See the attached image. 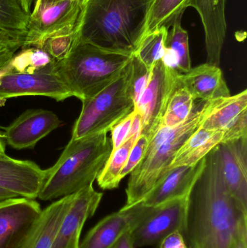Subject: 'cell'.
<instances>
[{
	"mask_svg": "<svg viewBox=\"0 0 247 248\" xmlns=\"http://www.w3.org/2000/svg\"><path fill=\"white\" fill-rule=\"evenodd\" d=\"M26 96L50 97L58 102L73 97L57 71L56 61L32 71H9L0 77V107L9 99Z\"/></svg>",
	"mask_w": 247,
	"mask_h": 248,
	"instance_id": "cell-7",
	"label": "cell"
},
{
	"mask_svg": "<svg viewBox=\"0 0 247 248\" xmlns=\"http://www.w3.org/2000/svg\"><path fill=\"white\" fill-rule=\"evenodd\" d=\"M134 117V110L115 124L111 128V141L113 150L120 147L129 137Z\"/></svg>",
	"mask_w": 247,
	"mask_h": 248,
	"instance_id": "cell-32",
	"label": "cell"
},
{
	"mask_svg": "<svg viewBox=\"0 0 247 248\" xmlns=\"http://www.w3.org/2000/svg\"><path fill=\"white\" fill-rule=\"evenodd\" d=\"M25 36L26 33L0 31V77L7 72L15 55L24 46Z\"/></svg>",
	"mask_w": 247,
	"mask_h": 248,
	"instance_id": "cell-29",
	"label": "cell"
},
{
	"mask_svg": "<svg viewBox=\"0 0 247 248\" xmlns=\"http://www.w3.org/2000/svg\"><path fill=\"white\" fill-rule=\"evenodd\" d=\"M62 124L58 116L44 109H29L4 128L3 140L15 150L32 149Z\"/></svg>",
	"mask_w": 247,
	"mask_h": 248,
	"instance_id": "cell-13",
	"label": "cell"
},
{
	"mask_svg": "<svg viewBox=\"0 0 247 248\" xmlns=\"http://www.w3.org/2000/svg\"><path fill=\"white\" fill-rule=\"evenodd\" d=\"M30 15L24 0H0V31L26 33Z\"/></svg>",
	"mask_w": 247,
	"mask_h": 248,
	"instance_id": "cell-26",
	"label": "cell"
},
{
	"mask_svg": "<svg viewBox=\"0 0 247 248\" xmlns=\"http://www.w3.org/2000/svg\"><path fill=\"white\" fill-rule=\"evenodd\" d=\"M73 199V194L57 200L42 210L22 248H52Z\"/></svg>",
	"mask_w": 247,
	"mask_h": 248,
	"instance_id": "cell-20",
	"label": "cell"
},
{
	"mask_svg": "<svg viewBox=\"0 0 247 248\" xmlns=\"http://www.w3.org/2000/svg\"><path fill=\"white\" fill-rule=\"evenodd\" d=\"M201 127L223 131L225 141L247 136V90L223 99L206 118Z\"/></svg>",
	"mask_w": 247,
	"mask_h": 248,
	"instance_id": "cell-18",
	"label": "cell"
},
{
	"mask_svg": "<svg viewBox=\"0 0 247 248\" xmlns=\"http://www.w3.org/2000/svg\"><path fill=\"white\" fill-rule=\"evenodd\" d=\"M5 147H4V140L1 137V133H0V157L1 156L6 155Z\"/></svg>",
	"mask_w": 247,
	"mask_h": 248,
	"instance_id": "cell-38",
	"label": "cell"
},
{
	"mask_svg": "<svg viewBox=\"0 0 247 248\" xmlns=\"http://www.w3.org/2000/svg\"><path fill=\"white\" fill-rule=\"evenodd\" d=\"M231 248H247V216L239 220Z\"/></svg>",
	"mask_w": 247,
	"mask_h": 248,
	"instance_id": "cell-33",
	"label": "cell"
},
{
	"mask_svg": "<svg viewBox=\"0 0 247 248\" xmlns=\"http://www.w3.org/2000/svg\"><path fill=\"white\" fill-rule=\"evenodd\" d=\"M142 202L107 216L86 235L80 248H112L128 232H132L152 211Z\"/></svg>",
	"mask_w": 247,
	"mask_h": 248,
	"instance_id": "cell-12",
	"label": "cell"
},
{
	"mask_svg": "<svg viewBox=\"0 0 247 248\" xmlns=\"http://www.w3.org/2000/svg\"><path fill=\"white\" fill-rule=\"evenodd\" d=\"M225 141V133L202 128L197 130L179 149L166 171L179 166H192Z\"/></svg>",
	"mask_w": 247,
	"mask_h": 248,
	"instance_id": "cell-21",
	"label": "cell"
},
{
	"mask_svg": "<svg viewBox=\"0 0 247 248\" xmlns=\"http://www.w3.org/2000/svg\"><path fill=\"white\" fill-rule=\"evenodd\" d=\"M75 39V31L58 33L46 39L40 49L47 52L55 61H61L69 53Z\"/></svg>",
	"mask_w": 247,
	"mask_h": 248,
	"instance_id": "cell-30",
	"label": "cell"
},
{
	"mask_svg": "<svg viewBox=\"0 0 247 248\" xmlns=\"http://www.w3.org/2000/svg\"><path fill=\"white\" fill-rule=\"evenodd\" d=\"M129 92L134 107L139 101L150 78L151 70L146 67L136 55H132L129 63Z\"/></svg>",
	"mask_w": 247,
	"mask_h": 248,
	"instance_id": "cell-28",
	"label": "cell"
},
{
	"mask_svg": "<svg viewBox=\"0 0 247 248\" xmlns=\"http://www.w3.org/2000/svg\"><path fill=\"white\" fill-rule=\"evenodd\" d=\"M141 134H133L117 148L112 151L102 170L97 176L99 186L102 189H113L118 187L121 179L120 173L124 168L132 147Z\"/></svg>",
	"mask_w": 247,
	"mask_h": 248,
	"instance_id": "cell-23",
	"label": "cell"
},
{
	"mask_svg": "<svg viewBox=\"0 0 247 248\" xmlns=\"http://www.w3.org/2000/svg\"><path fill=\"white\" fill-rule=\"evenodd\" d=\"M158 246L160 248H188L182 233L179 231L168 234Z\"/></svg>",
	"mask_w": 247,
	"mask_h": 248,
	"instance_id": "cell-34",
	"label": "cell"
},
{
	"mask_svg": "<svg viewBox=\"0 0 247 248\" xmlns=\"http://www.w3.org/2000/svg\"><path fill=\"white\" fill-rule=\"evenodd\" d=\"M168 29L162 27L144 36L133 55L146 67L152 68L166 53L165 42Z\"/></svg>",
	"mask_w": 247,
	"mask_h": 248,
	"instance_id": "cell-27",
	"label": "cell"
},
{
	"mask_svg": "<svg viewBox=\"0 0 247 248\" xmlns=\"http://www.w3.org/2000/svg\"><path fill=\"white\" fill-rule=\"evenodd\" d=\"M179 73L163 59L157 62L151 70L150 78L134 111L141 116V134L148 140L160 128L170 96Z\"/></svg>",
	"mask_w": 247,
	"mask_h": 248,
	"instance_id": "cell-8",
	"label": "cell"
},
{
	"mask_svg": "<svg viewBox=\"0 0 247 248\" xmlns=\"http://www.w3.org/2000/svg\"><path fill=\"white\" fill-rule=\"evenodd\" d=\"M223 179L240 208L247 213V136L218 146Z\"/></svg>",
	"mask_w": 247,
	"mask_h": 248,
	"instance_id": "cell-15",
	"label": "cell"
},
{
	"mask_svg": "<svg viewBox=\"0 0 247 248\" xmlns=\"http://www.w3.org/2000/svg\"><path fill=\"white\" fill-rule=\"evenodd\" d=\"M17 198V195L5 189L0 188V201H4V200L10 199V198Z\"/></svg>",
	"mask_w": 247,
	"mask_h": 248,
	"instance_id": "cell-37",
	"label": "cell"
},
{
	"mask_svg": "<svg viewBox=\"0 0 247 248\" xmlns=\"http://www.w3.org/2000/svg\"><path fill=\"white\" fill-rule=\"evenodd\" d=\"M112 248H136L131 238V232L125 233Z\"/></svg>",
	"mask_w": 247,
	"mask_h": 248,
	"instance_id": "cell-35",
	"label": "cell"
},
{
	"mask_svg": "<svg viewBox=\"0 0 247 248\" xmlns=\"http://www.w3.org/2000/svg\"><path fill=\"white\" fill-rule=\"evenodd\" d=\"M153 0H84L75 40L133 54L146 32Z\"/></svg>",
	"mask_w": 247,
	"mask_h": 248,
	"instance_id": "cell-2",
	"label": "cell"
},
{
	"mask_svg": "<svg viewBox=\"0 0 247 248\" xmlns=\"http://www.w3.org/2000/svg\"><path fill=\"white\" fill-rule=\"evenodd\" d=\"M148 142H149V140H148L147 137L140 134L134 145L132 147L130 154L128 157L127 162L120 173L121 180L125 176L130 174L134 170L135 168L142 161L145 153H146Z\"/></svg>",
	"mask_w": 247,
	"mask_h": 248,
	"instance_id": "cell-31",
	"label": "cell"
},
{
	"mask_svg": "<svg viewBox=\"0 0 247 248\" xmlns=\"http://www.w3.org/2000/svg\"><path fill=\"white\" fill-rule=\"evenodd\" d=\"M195 102L178 76L170 96L160 126L174 127L183 123L192 111Z\"/></svg>",
	"mask_w": 247,
	"mask_h": 248,
	"instance_id": "cell-25",
	"label": "cell"
},
{
	"mask_svg": "<svg viewBox=\"0 0 247 248\" xmlns=\"http://www.w3.org/2000/svg\"><path fill=\"white\" fill-rule=\"evenodd\" d=\"M191 0H153L148 16L145 34L165 27L169 29L174 22L182 17Z\"/></svg>",
	"mask_w": 247,
	"mask_h": 248,
	"instance_id": "cell-24",
	"label": "cell"
},
{
	"mask_svg": "<svg viewBox=\"0 0 247 248\" xmlns=\"http://www.w3.org/2000/svg\"><path fill=\"white\" fill-rule=\"evenodd\" d=\"M24 1L28 8L31 11L32 6L34 5L36 0H24Z\"/></svg>",
	"mask_w": 247,
	"mask_h": 248,
	"instance_id": "cell-39",
	"label": "cell"
},
{
	"mask_svg": "<svg viewBox=\"0 0 247 248\" xmlns=\"http://www.w3.org/2000/svg\"><path fill=\"white\" fill-rule=\"evenodd\" d=\"M102 196L93 185L73 194L71 208L59 227L52 248H80L83 227L95 214Z\"/></svg>",
	"mask_w": 247,
	"mask_h": 248,
	"instance_id": "cell-14",
	"label": "cell"
},
{
	"mask_svg": "<svg viewBox=\"0 0 247 248\" xmlns=\"http://www.w3.org/2000/svg\"><path fill=\"white\" fill-rule=\"evenodd\" d=\"M129 63L110 84L81 101L82 108L74 124L71 140L108 132L115 124L134 110V103L128 87Z\"/></svg>",
	"mask_w": 247,
	"mask_h": 248,
	"instance_id": "cell-6",
	"label": "cell"
},
{
	"mask_svg": "<svg viewBox=\"0 0 247 248\" xmlns=\"http://www.w3.org/2000/svg\"><path fill=\"white\" fill-rule=\"evenodd\" d=\"M42 211L34 199L17 197L0 201V248H22Z\"/></svg>",
	"mask_w": 247,
	"mask_h": 248,
	"instance_id": "cell-11",
	"label": "cell"
},
{
	"mask_svg": "<svg viewBox=\"0 0 247 248\" xmlns=\"http://www.w3.org/2000/svg\"><path fill=\"white\" fill-rule=\"evenodd\" d=\"M222 100H196L192 111L183 123L158 128L149 140L142 161L130 173L126 190V202L123 208H130L145 199L166 172L183 144L202 126Z\"/></svg>",
	"mask_w": 247,
	"mask_h": 248,
	"instance_id": "cell-3",
	"label": "cell"
},
{
	"mask_svg": "<svg viewBox=\"0 0 247 248\" xmlns=\"http://www.w3.org/2000/svg\"><path fill=\"white\" fill-rule=\"evenodd\" d=\"M171 28L165 42L166 53L163 61L180 74H187L191 68L188 32L181 26V18L175 20Z\"/></svg>",
	"mask_w": 247,
	"mask_h": 248,
	"instance_id": "cell-22",
	"label": "cell"
},
{
	"mask_svg": "<svg viewBox=\"0 0 247 248\" xmlns=\"http://www.w3.org/2000/svg\"><path fill=\"white\" fill-rule=\"evenodd\" d=\"M83 1H84V0H83Z\"/></svg>",
	"mask_w": 247,
	"mask_h": 248,
	"instance_id": "cell-40",
	"label": "cell"
},
{
	"mask_svg": "<svg viewBox=\"0 0 247 248\" xmlns=\"http://www.w3.org/2000/svg\"><path fill=\"white\" fill-rule=\"evenodd\" d=\"M247 216L223 179L218 148L205 157V166L189 199L183 236L188 248H231L239 220Z\"/></svg>",
	"mask_w": 247,
	"mask_h": 248,
	"instance_id": "cell-1",
	"label": "cell"
},
{
	"mask_svg": "<svg viewBox=\"0 0 247 248\" xmlns=\"http://www.w3.org/2000/svg\"><path fill=\"white\" fill-rule=\"evenodd\" d=\"M205 166V157L192 166H179L165 172L142 201L148 207L158 206L168 201L187 196Z\"/></svg>",
	"mask_w": 247,
	"mask_h": 248,
	"instance_id": "cell-17",
	"label": "cell"
},
{
	"mask_svg": "<svg viewBox=\"0 0 247 248\" xmlns=\"http://www.w3.org/2000/svg\"><path fill=\"white\" fill-rule=\"evenodd\" d=\"M132 55L107 50L75 40L68 55L56 61L57 71L73 97L83 101L116 79L129 63Z\"/></svg>",
	"mask_w": 247,
	"mask_h": 248,
	"instance_id": "cell-5",
	"label": "cell"
},
{
	"mask_svg": "<svg viewBox=\"0 0 247 248\" xmlns=\"http://www.w3.org/2000/svg\"><path fill=\"white\" fill-rule=\"evenodd\" d=\"M83 0H63L31 12L23 47L41 48L53 35L75 30Z\"/></svg>",
	"mask_w": 247,
	"mask_h": 248,
	"instance_id": "cell-9",
	"label": "cell"
},
{
	"mask_svg": "<svg viewBox=\"0 0 247 248\" xmlns=\"http://www.w3.org/2000/svg\"><path fill=\"white\" fill-rule=\"evenodd\" d=\"M44 178L45 170L34 162L0 157V188L17 197L36 200Z\"/></svg>",
	"mask_w": 247,
	"mask_h": 248,
	"instance_id": "cell-16",
	"label": "cell"
},
{
	"mask_svg": "<svg viewBox=\"0 0 247 248\" xmlns=\"http://www.w3.org/2000/svg\"><path fill=\"white\" fill-rule=\"evenodd\" d=\"M179 78L195 100L210 101L231 96L219 66L206 62L191 68L187 74H180Z\"/></svg>",
	"mask_w": 247,
	"mask_h": 248,
	"instance_id": "cell-19",
	"label": "cell"
},
{
	"mask_svg": "<svg viewBox=\"0 0 247 248\" xmlns=\"http://www.w3.org/2000/svg\"><path fill=\"white\" fill-rule=\"evenodd\" d=\"M113 151L107 131L70 140L55 165L45 170L38 198L58 200L93 185Z\"/></svg>",
	"mask_w": 247,
	"mask_h": 248,
	"instance_id": "cell-4",
	"label": "cell"
},
{
	"mask_svg": "<svg viewBox=\"0 0 247 248\" xmlns=\"http://www.w3.org/2000/svg\"><path fill=\"white\" fill-rule=\"evenodd\" d=\"M60 1H63V0H36L34 7L31 12L38 11V10H42L47 6L55 4V3L59 2Z\"/></svg>",
	"mask_w": 247,
	"mask_h": 248,
	"instance_id": "cell-36",
	"label": "cell"
},
{
	"mask_svg": "<svg viewBox=\"0 0 247 248\" xmlns=\"http://www.w3.org/2000/svg\"><path fill=\"white\" fill-rule=\"evenodd\" d=\"M189 195L152 208L149 215L131 232L134 247L158 245L162 239L175 231L183 234Z\"/></svg>",
	"mask_w": 247,
	"mask_h": 248,
	"instance_id": "cell-10",
	"label": "cell"
}]
</instances>
